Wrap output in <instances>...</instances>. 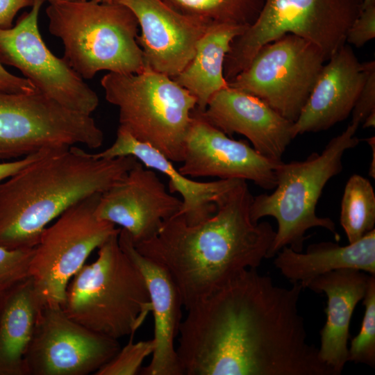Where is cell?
<instances>
[{
  "mask_svg": "<svg viewBox=\"0 0 375 375\" xmlns=\"http://www.w3.org/2000/svg\"><path fill=\"white\" fill-rule=\"evenodd\" d=\"M303 286L277 285L245 269L188 310L186 356L200 375H335L309 342L298 303Z\"/></svg>",
  "mask_w": 375,
  "mask_h": 375,
  "instance_id": "1",
  "label": "cell"
},
{
  "mask_svg": "<svg viewBox=\"0 0 375 375\" xmlns=\"http://www.w3.org/2000/svg\"><path fill=\"white\" fill-rule=\"evenodd\" d=\"M253 197L246 181L237 179L206 220L190 225L176 213L153 237L133 244L167 272L185 310L268 258L276 231L268 222L252 221Z\"/></svg>",
  "mask_w": 375,
  "mask_h": 375,
  "instance_id": "2",
  "label": "cell"
},
{
  "mask_svg": "<svg viewBox=\"0 0 375 375\" xmlns=\"http://www.w3.org/2000/svg\"><path fill=\"white\" fill-rule=\"evenodd\" d=\"M138 160L96 158L76 147L49 149L0 184V247L32 249L63 212L122 180Z\"/></svg>",
  "mask_w": 375,
  "mask_h": 375,
  "instance_id": "3",
  "label": "cell"
},
{
  "mask_svg": "<svg viewBox=\"0 0 375 375\" xmlns=\"http://www.w3.org/2000/svg\"><path fill=\"white\" fill-rule=\"evenodd\" d=\"M119 233L73 276L62 306L75 322L116 340L133 335L151 310L144 277L122 249Z\"/></svg>",
  "mask_w": 375,
  "mask_h": 375,
  "instance_id": "4",
  "label": "cell"
},
{
  "mask_svg": "<svg viewBox=\"0 0 375 375\" xmlns=\"http://www.w3.org/2000/svg\"><path fill=\"white\" fill-rule=\"evenodd\" d=\"M49 30L64 47L63 59L83 78L103 70L138 74L144 67L138 21L126 6L94 1L50 3Z\"/></svg>",
  "mask_w": 375,
  "mask_h": 375,
  "instance_id": "5",
  "label": "cell"
},
{
  "mask_svg": "<svg viewBox=\"0 0 375 375\" xmlns=\"http://www.w3.org/2000/svg\"><path fill=\"white\" fill-rule=\"evenodd\" d=\"M358 128L350 123L320 153L313 152L303 160L281 162L276 169V185L273 192L253 197L252 221L258 222L270 216L277 222L268 258L275 256L283 247L302 251L307 239L306 233L314 227L329 231L336 241L340 240L334 222L318 217L316 206L326 184L341 172L344 152L358 144L360 140L355 136Z\"/></svg>",
  "mask_w": 375,
  "mask_h": 375,
  "instance_id": "6",
  "label": "cell"
},
{
  "mask_svg": "<svg viewBox=\"0 0 375 375\" xmlns=\"http://www.w3.org/2000/svg\"><path fill=\"white\" fill-rule=\"evenodd\" d=\"M101 84L106 100L119 109V127L172 162H183L197 106L190 92L147 65L138 74L109 72Z\"/></svg>",
  "mask_w": 375,
  "mask_h": 375,
  "instance_id": "7",
  "label": "cell"
},
{
  "mask_svg": "<svg viewBox=\"0 0 375 375\" xmlns=\"http://www.w3.org/2000/svg\"><path fill=\"white\" fill-rule=\"evenodd\" d=\"M362 7L363 0H265L256 21L231 42L225 79L243 71L262 47L288 33L315 44L328 60L346 43Z\"/></svg>",
  "mask_w": 375,
  "mask_h": 375,
  "instance_id": "8",
  "label": "cell"
},
{
  "mask_svg": "<svg viewBox=\"0 0 375 375\" xmlns=\"http://www.w3.org/2000/svg\"><path fill=\"white\" fill-rule=\"evenodd\" d=\"M103 140L90 115L69 109L38 91L0 92V159L76 144L97 149Z\"/></svg>",
  "mask_w": 375,
  "mask_h": 375,
  "instance_id": "9",
  "label": "cell"
},
{
  "mask_svg": "<svg viewBox=\"0 0 375 375\" xmlns=\"http://www.w3.org/2000/svg\"><path fill=\"white\" fill-rule=\"evenodd\" d=\"M95 193L63 212L33 248L29 277L44 303L62 306L67 286L91 253L121 228L99 219Z\"/></svg>",
  "mask_w": 375,
  "mask_h": 375,
  "instance_id": "10",
  "label": "cell"
},
{
  "mask_svg": "<svg viewBox=\"0 0 375 375\" xmlns=\"http://www.w3.org/2000/svg\"><path fill=\"white\" fill-rule=\"evenodd\" d=\"M326 61L315 44L288 33L262 47L228 85L258 97L294 122Z\"/></svg>",
  "mask_w": 375,
  "mask_h": 375,
  "instance_id": "11",
  "label": "cell"
},
{
  "mask_svg": "<svg viewBox=\"0 0 375 375\" xmlns=\"http://www.w3.org/2000/svg\"><path fill=\"white\" fill-rule=\"evenodd\" d=\"M44 0H35L31 10L11 28H0V62L18 69L36 90L63 106L90 115L99 105L96 92L63 58L45 44L38 16Z\"/></svg>",
  "mask_w": 375,
  "mask_h": 375,
  "instance_id": "12",
  "label": "cell"
},
{
  "mask_svg": "<svg viewBox=\"0 0 375 375\" xmlns=\"http://www.w3.org/2000/svg\"><path fill=\"white\" fill-rule=\"evenodd\" d=\"M120 348L118 340L75 322L62 306L44 303L26 355L28 375L94 374Z\"/></svg>",
  "mask_w": 375,
  "mask_h": 375,
  "instance_id": "13",
  "label": "cell"
},
{
  "mask_svg": "<svg viewBox=\"0 0 375 375\" xmlns=\"http://www.w3.org/2000/svg\"><path fill=\"white\" fill-rule=\"evenodd\" d=\"M282 161L263 156L246 140L229 138L194 109L178 171L190 177L249 180L270 190L276 187V169Z\"/></svg>",
  "mask_w": 375,
  "mask_h": 375,
  "instance_id": "14",
  "label": "cell"
},
{
  "mask_svg": "<svg viewBox=\"0 0 375 375\" xmlns=\"http://www.w3.org/2000/svg\"><path fill=\"white\" fill-rule=\"evenodd\" d=\"M181 206L182 201L167 192L156 173L138 161L101 194L95 215L125 230L135 244L153 237Z\"/></svg>",
  "mask_w": 375,
  "mask_h": 375,
  "instance_id": "15",
  "label": "cell"
},
{
  "mask_svg": "<svg viewBox=\"0 0 375 375\" xmlns=\"http://www.w3.org/2000/svg\"><path fill=\"white\" fill-rule=\"evenodd\" d=\"M117 1L128 7L138 21L141 34L136 40L145 65L170 78L189 64L199 40L212 24L182 15L160 0Z\"/></svg>",
  "mask_w": 375,
  "mask_h": 375,
  "instance_id": "16",
  "label": "cell"
},
{
  "mask_svg": "<svg viewBox=\"0 0 375 375\" xmlns=\"http://www.w3.org/2000/svg\"><path fill=\"white\" fill-rule=\"evenodd\" d=\"M199 112L225 134L243 135L259 153L274 161H282L288 146L294 139V122L282 117L258 97L228 85L216 92L205 110Z\"/></svg>",
  "mask_w": 375,
  "mask_h": 375,
  "instance_id": "17",
  "label": "cell"
},
{
  "mask_svg": "<svg viewBox=\"0 0 375 375\" xmlns=\"http://www.w3.org/2000/svg\"><path fill=\"white\" fill-rule=\"evenodd\" d=\"M368 62H360L346 43L324 63L299 117L293 123L294 138L328 129L346 119L365 83Z\"/></svg>",
  "mask_w": 375,
  "mask_h": 375,
  "instance_id": "18",
  "label": "cell"
},
{
  "mask_svg": "<svg viewBox=\"0 0 375 375\" xmlns=\"http://www.w3.org/2000/svg\"><path fill=\"white\" fill-rule=\"evenodd\" d=\"M118 240L122 249L144 277L153 317V351L150 362L139 374L182 375L175 347L183 307L178 290L162 266L136 249L125 230L121 228Z\"/></svg>",
  "mask_w": 375,
  "mask_h": 375,
  "instance_id": "19",
  "label": "cell"
},
{
  "mask_svg": "<svg viewBox=\"0 0 375 375\" xmlns=\"http://www.w3.org/2000/svg\"><path fill=\"white\" fill-rule=\"evenodd\" d=\"M371 276L358 269H340L315 278L306 286L327 297L318 356L335 375L341 374L348 362L351 319L365 295Z\"/></svg>",
  "mask_w": 375,
  "mask_h": 375,
  "instance_id": "20",
  "label": "cell"
},
{
  "mask_svg": "<svg viewBox=\"0 0 375 375\" xmlns=\"http://www.w3.org/2000/svg\"><path fill=\"white\" fill-rule=\"evenodd\" d=\"M96 158H114L132 156L144 167L156 169L169 178V191L182 197V206L177 214L181 215L187 224L193 225L206 220L217 210L216 199L237 179H219L199 182L183 175L172 161L149 144L134 138L129 133L119 127L113 144L99 153Z\"/></svg>",
  "mask_w": 375,
  "mask_h": 375,
  "instance_id": "21",
  "label": "cell"
},
{
  "mask_svg": "<svg viewBox=\"0 0 375 375\" xmlns=\"http://www.w3.org/2000/svg\"><path fill=\"white\" fill-rule=\"evenodd\" d=\"M275 256L274 264L281 274L303 289L315 278L340 269L375 275V229L346 246L322 242L309 245L305 253L283 247Z\"/></svg>",
  "mask_w": 375,
  "mask_h": 375,
  "instance_id": "22",
  "label": "cell"
},
{
  "mask_svg": "<svg viewBox=\"0 0 375 375\" xmlns=\"http://www.w3.org/2000/svg\"><path fill=\"white\" fill-rule=\"evenodd\" d=\"M44 303L30 277L0 296V375H28L26 355Z\"/></svg>",
  "mask_w": 375,
  "mask_h": 375,
  "instance_id": "23",
  "label": "cell"
},
{
  "mask_svg": "<svg viewBox=\"0 0 375 375\" xmlns=\"http://www.w3.org/2000/svg\"><path fill=\"white\" fill-rule=\"evenodd\" d=\"M248 27L226 23L211 24L199 40L189 64L171 78L195 97L197 110L203 112L210 99L228 86L224 76L225 57L233 40Z\"/></svg>",
  "mask_w": 375,
  "mask_h": 375,
  "instance_id": "24",
  "label": "cell"
},
{
  "mask_svg": "<svg viewBox=\"0 0 375 375\" xmlns=\"http://www.w3.org/2000/svg\"><path fill=\"white\" fill-rule=\"evenodd\" d=\"M176 12L208 23L251 26L265 0H160Z\"/></svg>",
  "mask_w": 375,
  "mask_h": 375,
  "instance_id": "25",
  "label": "cell"
},
{
  "mask_svg": "<svg viewBox=\"0 0 375 375\" xmlns=\"http://www.w3.org/2000/svg\"><path fill=\"white\" fill-rule=\"evenodd\" d=\"M340 224L349 243L374 229L375 194L370 181L359 174L347 181L341 202Z\"/></svg>",
  "mask_w": 375,
  "mask_h": 375,
  "instance_id": "26",
  "label": "cell"
},
{
  "mask_svg": "<svg viewBox=\"0 0 375 375\" xmlns=\"http://www.w3.org/2000/svg\"><path fill=\"white\" fill-rule=\"evenodd\" d=\"M365 313L358 334L351 341L348 362L375 366V275L363 298Z\"/></svg>",
  "mask_w": 375,
  "mask_h": 375,
  "instance_id": "27",
  "label": "cell"
},
{
  "mask_svg": "<svg viewBox=\"0 0 375 375\" xmlns=\"http://www.w3.org/2000/svg\"><path fill=\"white\" fill-rule=\"evenodd\" d=\"M154 349L153 340L128 344L120 348L117 353L101 367L96 375H135L140 373L144 360L151 356Z\"/></svg>",
  "mask_w": 375,
  "mask_h": 375,
  "instance_id": "28",
  "label": "cell"
},
{
  "mask_svg": "<svg viewBox=\"0 0 375 375\" xmlns=\"http://www.w3.org/2000/svg\"><path fill=\"white\" fill-rule=\"evenodd\" d=\"M33 248L9 249L0 247V296L29 277Z\"/></svg>",
  "mask_w": 375,
  "mask_h": 375,
  "instance_id": "29",
  "label": "cell"
},
{
  "mask_svg": "<svg viewBox=\"0 0 375 375\" xmlns=\"http://www.w3.org/2000/svg\"><path fill=\"white\" fill-rule=\"evenodd\" d=\"M375 113V62H368L365 83L352 110L351 124L359 126L371 114Z\"/></svg>",
  "mask_w": 375,
  "mask_h": 375,
  "instance_id": "30",
  "label": "cell"
},
{
  "mask_svg": "<svg viewBox=\"0 0 375 375\" xmlns=\"http://www.w3.org/2000/svg\"><path fill=\"white\" fill-rule=\"evenodd\" d=\"M375 38V4L362 8L348 30L346 42L361 47Z\"/></svg>",
  "mask_w": 375,
  "mask_h": 375,
  "instance_id": "31",
  "label": "cell"
},
{
  "mask_svg": "<svg viewBox=\"0 0 375 375\" xmlns=\"http://www.w3.org/2000/svg\"><path fill=\"white\" fill-rule=\"evenodd\" d=\"M35 87L26 78L8 72L0 62V92L8 93H33Z\"/></svg>",
  "mask_w": 375,
  "mask_h": 375,
  "instance_id": "32",
  "label": "cell"
},
{
  "mask_svg": "<svg viewBox=\"0 0 375 375\" xmlns=\"http://www.w3.org/2000/svg\"><path fill=\"white\" fill-rule=\"evenodd\" d=\"M35 0H0V28L12 26V22L17 12L26 7H32Z\"/></svg>",
  "mask_w": 375,
  "mask_h": 375,
  "instance_id": "33",
  "label": "cell"
},
{
  "mask_svg": "<svg viewBox=\"0 0 375 375\" xmlns=\"http://www.w3.org/2000/svg\"><path fill=\"white\" fill-rule=\"evenodd\" d=\"M47 150L24 156L19 160L0 162V184L37 159Z\"/></svg>",
  "mask_w": 375,
  "mask_h": 375,
  "instance_id": "34",
  "label": "cell"
},
{
  "mask_svg": "<svg viewBox=\"0 0 375 375\" xmlns=\"http://www.w3.org/2000/svg\"><path fill=\"white\" fill-rule=\"evenodd\" d=\"M365 141L371 147L373 155V159L370 163L369 174L373 178H375V137L372 136L365 139Z\"/></svg>",
  "mask_w": 375,
  "mask_h": 375,
  "instance_id": "35",
  "label": "cell"
},
{
  "mask_svg": "<svg viewBox=\"0 0 375 375\" xmlns=\"http://www.w3.org/2000/svg\"><path fill=\"white\" fill-rule=\"evenodd\" d=\"M44 2L47 1L50 3H60V2H70V1H94L97 2H111L117 1V0H44Z\"/></svg>",
  "mask_w": 375,
  "mask_h": 375,
  "instance_id": "36",
  "label": "cell"
},
{
  "mask_svg": "<svg viewBox=\"0 0 375 375\" xmlns=\"http://www.w3.org/2000/svg\"><path fill=\"white\" fill-rule=\"evenodd\" d=\"M364 128L374 127L375 113L369 115L362 123Z\"/></svg>",
  "mask_w": 375,
  "mask_h": 375,
  "instance_id": "37",
  "label": "cell"
},
{
  "mask_svg": "<svg viewBox=\"0 0 375 375\" xmlns=\"http://www.w3.org/2000/svg\"><path fill=\"white\" fill-rule=\"evenodd\" d=\"M375 4V0H363V8Z\"/></svg>",
  "mask_w": 375,
  "mask_h": 375,
  "instance_id": "38",
  "label": "cell"
}]
</instances>
